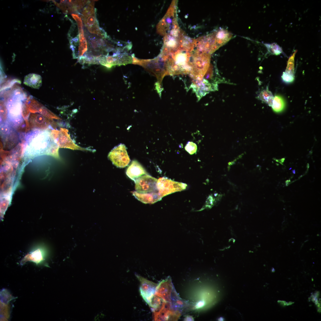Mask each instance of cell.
<instances>
[{"instance_id":"6da1fadb","label":"cell","mask_w":321,"mask_h":321,"mask_svg":"<svg viewBox=\"0 0 321 321\" xmlns=\"http://www.w3.org/2000/svg\"><path fill=\"white\" fill-rule=\"evenodd\" d=\"M27 134L25 147L26 150L41 151L47 150L58 157L59 146L51 133L46 130H36Z\"/></svg>"},{"instance_id":"7a4b0ae2","label":"cell","mask_w":321,"mask_h":321,"mask_svg":"<svg viewBox=\"0 0 321 321\" xmlns=\"http://www.w3.org/2000/svg\"><path fill=\"white\" fill-rule=\"evenodd\" d=\"M187 185L185 183L172 180L164 177L158 180L157 187L161 198L171 193L185 189Z\"/></svg>"},{"instance_id":"3957f363","label":"cell","mask_w":321,"mask_h":321,"mask_svg":"<svg viewBox=\"0 0 321 321\" xmlns=\"http://www.w3.org/2000/svg\"><path fill=\"white\" fill-rule=\"evenodd\" d=\"M66 129L61 128L60 130H53L51 133L59 147L73 150L92 151L91 149L81 147L76 144L71 139Z\"/></svg>"},{"instance_id":"277c9868","label":"cell","mask_w":321,"mask_h":321,"mask_svg":"<svg viewBox=\"0 0 321 321\" xmlns=\"http://www.w3.org/2000/svg\"><path fill=\"white\" fill-rule=\"evenodd\" d=\"M108 157L114 165L120 168L127 166L130 161L126 147L122 144L114 148L108 154Z\"/></svg>"},{"instance_id":"5b68a950","label":"cell","mask_w":321,"mask_h":321,"mask_svg":"<svg viewBox=\"0 0 321 321\" xmlns=\"http://www.w3.org/2000/svg\"><path fill=\"white\" fill-rule=\"evenodd\" d=\"M158 179L147 174L144 175L134 181L136 191L140 193L158 192Z\"/></svg>"},{"instance_id":"8992f818","label":"cell","mask_w":321,"mask_h":321,"mask_svg":"<svg viewBox=\"0 0 321 321\" xmlns=\"http://www.w3.org/2000/svg\"><path fill=\"white\" fill-rule=\"evenodd\" d=\"M136 277L140 282V294L143 298L148 304L150 299L156 291L157 285L138 275Z\"/></svg>"},{"instance_id":"52a82bcc","label":"cell","mask_w":321,"mask_h":321,"mask_svg":"<svg viewBox=\"0 0 321 321\" xmlns=\"http://www.w3.org/2000/svg\"><path fill=\"white\" fill-rule=\"evenodd\" d=\"M126 174L127 176L133 181L147 173L143 167L136 160L132 161L127 169Z\"/></svg>"},{"instance_id":"ba28073f","label":"cell","mask_w":321,"mask_h":321,"mask_svg":"<svg viewBox=\"0 0 321 321\" xmlns=\"http://www.w3.org/2000/svg\"><path fill=\"white\" fill-rule=\"evenodd\" d=\"M50 119H51L39 114H32L29 117V122L32 127L44 129L48 127Z\"/></svg>"},{"instance_id":"9c48e42d","label":"cell","mask_w":321,"mask_h":321,"mask_svg":"<svg viewBox=\"0 0 321 321\" xmlns=\"http://www.w3.org/2000/svg\"><path fill=\"white\" fill-rule=\"evenodd\" d=\"M132 192L133 195L136 199L145 204H153L162 199L158 192L140 193L136 191Z\"/></svg>"},{"instance_id":"30bf717a","label":"cell","mask_w":321,"mask_h":321,"mask_svg":"<svg viewBox=\"0 0 321 321\" xmlns=\"http://www.w3.org/2000/svg\"><path fill=\"white\" fill-rule=\"evenodd\" d=\"M23 83L25 85L35 89H39L42 85V78L38 74L32 73L26 75Z\"/></svg>"},{"instance_id":"8fae6325","label":"cell","mask_w":321,"mask_h":321,"mask_svg":"<svg viewBox=\"0 0 321 321\" xmlns=\"http://www.w3.org/2000/svg\"><path fill=\"white\" fill-rule=\"evenodd\" d=\"M44 252L42 249L37 248L26 255L21 260V264L23 265L28 261L38 264L44 260Z\"/></svg>"},{"instance_id":"7c38bea8","label":"cell","mask_w":321,"mask_h":321,"mask_svg":"<svg viewBox=\"0 0 321 321\" xmlns=\"http://www.w3.org/2000/svg\"><path fill=\"white\" fill-rule=\"evenodd\" d=\"M1 132L4 141L10 142L12 140L14 144L15 143L13 140H15V133L9 124L4 123L1 125Z\"/></svg>"},{"instance_id":"4fadbf2b","label":"cell","mask_w":321,"mask_h":321,"mask_svg":"<svg viewBox=\"0 0 321 321\" xmlns=\"http://www.w3.org/2000/svg\"><path fill=\"white\" fill-rule=\"evenodd\" d=\"M285 106V103L283 98L279 95H276L273 98L272 107L275 112L279 113L282 111Z\"/></svg>"},{"instance_id":"5bb4252c","label":"cell","mask_w":321,"mask_h":321,"mask_svg":"<svg viewBox=\"0 0 321 321\" xmlns=\"http://www.w3.org/2000/svg\"><path fill=\"white\" fill-rule=\"evenodd\" d=\"M259 99L271 106L273 96L268 88L261 91L258 96Z\"/></svg>"},{"instance_id":"9a60e30c","label":"cell","mask_w":321,"mask_h":321,"mask_svg":"<svg viewBox=\"0 0 321 321\" xmlns=\"http://www.w3.org/2000/svg\"><path fill=\"white\" fill-rule=\"evenodd\" d=\"M83 18L84 25L86 28L99 26L98 22L96 18V13L88 17Z\"/></svg>"},{"instance_id":"2e32d148","label":"cell","mask_w":321,"mask_h":321,"mask_svg":"<svg viewBox=\"0 0 321 321\" xmlns=\"http://www.w3.org/2000/svg\"><path fill=\"white\" fill-rule=\"evenodd\" d=\"M297 52L295 51L289 57L287 62V65L285 70L286 73L294 75V59L295 55Z\"/></svg>"},{"instance_id":"e0dca14e","label":"cell","mask_w":321,"mask_h":321,"mask_svg":"<svg viewBox=\"0 0 321 321\" xmlns=\"http://www.w3.org/2000/svg\"><path fill=\"white\" fill-rule=\"evenodd\" d=\"M267 49L271 54L276 55L282 53V50L278 45L275 43L265 44Z\"/></svg>"},{"instance_id":"ac0fdd59","label":"cell","mask_w":321,"mask_h":321,"mask_svg":"<svg viewBox=\"0 0 321 321\" xmlns=\"http://www.w3.org/2000/svg\"><path fill=\"white\" fill-rule=\"evenodd\" d=\"M94 2L92 1L84 8L82 12L83 17L85 18L96 13L94 8Z\"/></svg>"},{"instance_id":"d6986e66","label":"cell","mask_w":321,"mask_h":321,"mask_svg":"<svg viewBox=\"0 0 321 321\" xmlns=\"http://www.w3.org/2000/svg\"><path fill=\"white\" fill-rule=\"evenodd\" d=\"M185 150L189 154L193 155L196 152L197 147L195 143L192 141H188L185 146Z\"/></svg>"},{"instance_id":"ffe728a7","label":"cell","mask_w":321,"mask_h":321,"mask_svg":"<svg viewBox=\"0 0 321 321\" xmlns=\"http://www.w3.org/2000/svg\"><path fill=\"white\" fill-rule=\"evenodd\" d=\"M282 80L285 82L289 83L292 82L294 79V75L284 72L282 76Z\"/></svg>"},{"instance_id":"44dd1931","label":"cell","mask_w":321,"mask_h":321,"mask_svg":"<svg viewBox=\"0 0 321 321\" xmlns=\"http://www.w3.org/2000/svg\"><path fill=\"white\" fill-rule=\"evenodd\" d=\"M291 183V181L290 180H288L286 181V186L288 185Z\"/></svg>"},{"instance_id":"7402d4cb","label":"cell","mask_w":321,"mask_h":321,"mask_svg":"<svg viewBox=\"0 0 321 321\" xmlns=\"http://www.w3.org/2000/svg\"><path fill=\"white\" fill-rule=\"evenodd\" d=\"M292 172L293 174H295V170H292Z\"/></svg>"}]
</instances>
